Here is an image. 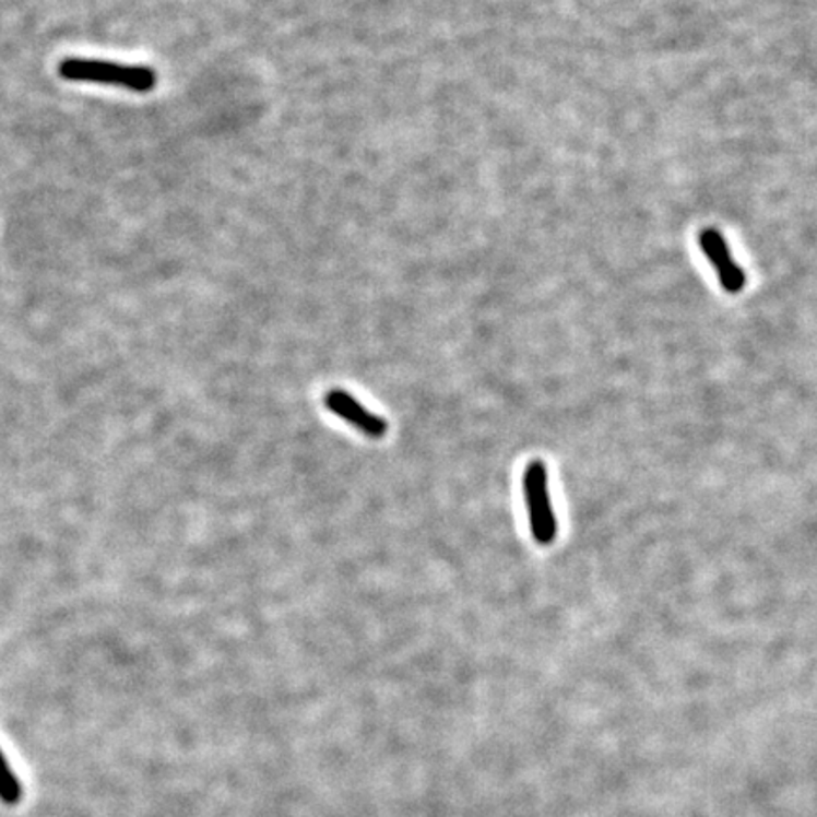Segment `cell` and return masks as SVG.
Returning <instances> with one entry per match:
<instances>
[{"label": "cell", "mask_w": 817, "mask_h": 817, "mask_svg": "<svg viewBox=\"0 0 817 817\" xmlns=\"http://www.w3.org/2000/svg\"><path fill=\"white\" fill-rule=\"evenodd\" d=\"M0 798L7 804H17L22 798V788L17 778H14L12 770L4 761V755L0 754Z\"/></svg>", "instance_id": "cell-5"}, {"label": "cell", "mask_w": 817, "mask_h": 817, "mask_svg": "<svg viewBox=\"0 0 817 817\" xmlns=\"http://www.w3.org/2000/svg\"><path fill=\"white\" fill-rule=\"evenodd\" d=\"M700 247L704 250L706 258L718 271L719 282L729 294H738L744 289L746 275L736 263L733 254L725 245V239L715 229H704L700 233Z\"/></svg>", "instance_id": "cell-4"}, {"label": "cell", "mask_w": 817, "mask_h": 817, "mask_svg": "<svg viewBox=\"0 0 817 817\" xmlns=\"http://www.w3.org/2000/svg\"><path fill=\"white\" fill-rule=\"evenodd\" d=\"M325 407L330 408L332 413L343 418L348 424H353L354 428H358L362 434H366L369 437H382L387 434L388 424L381 416L369 413L362 403L356 402L353 395L335 388L330 390L324 398Z\"/></svg>", "instance_id": "cell-3"}, {"label": "cell", "mask_w": 817, "mask_h": 817, "mask_svg": "<svg viewBox=\"0 0 817 817\" xmlns=\"http://www.w3.org/2000/svg\"><path fill=\"white\" fill-rule=\"evenodd\" d=\"M522 490L529 508L532 536L540 545H550L557 537V519L550 504L549 475L542 460H534L526 465Z\"/></svg>", "instance_id": "cell-1"}, {"label": "cell", "mask_w": 817, "mask_h": 817, "mask_svg": "<svg viewBox=\"0 0 817 817\" xmlns=\"http://www.w3.org/2000/svg\"><path fill=\"white\" fill-rule=\"evenodd\" d=\"M61 76L78 82L123 85L133 92H150L155 85V72L144 67H121V64L90 61V59H64L59 67Z\"/></svg>", "instance_id": "cell-2"}]
</instances>
